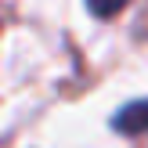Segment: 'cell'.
I'll list each match as a JSON object with an SVG mask.
<instances>
[{"label": "cell", "mask_w": 148, "mask_h": 148, "mask_svg": "<svg viewBox=\"0 0 148 148\" xmlns=\"http://www.w3.org/2000/svg\"><path fill=\"white\" fill-rule=\"evenodd\" d=\"M116 130L119 134H148V101H134L116 116Z\"/></svg>", "instance_id": "cell-1"}, {"label": "cell", "mask_w": 148, "mask_h": 148, "mask_svg": "<svg viewBox=\"0 0 148 148\" xmlns=\"http://www.w3.org/2000/svg\"><path fill=\"white\" fill-rule=\"evenodd\" d=\"M87 7H90L98 18H112V14H119L123 7H127V0H87Z\"/></svg>", "instance_id": "cell-2"}]
</instances>
